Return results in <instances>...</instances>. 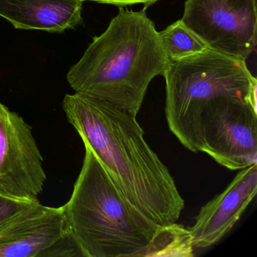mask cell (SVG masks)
<instances>
[{
    "instance_id": "cell-11",
    "label": "cell",
    "mask_w": 257,
    "mask_h": 257,
    "mask_svg": "<svg viewBox=\"0 0 257 257\" xmlns=\"http://www.w3.org/2000/svg\"><path fill=\"white\" fill-rule=\"evenodd\" d=\"M194 249L190 231L176 222L159 227L144 257H192Z\"/></svg>"
},
{
    "instance_id": "cell-5",
    "label": "cell",
    "mask_w": 257,
    "mask_h": 257,
    "mask_svg": "<svg viewBox=\"0 0 257 257\" xmlns=\"http://www.w3.org/2000/svg\"><path fill=\"white\" fill-rule=\"evenodd\" d=\"M201 152L231 170L257 164V108L235 97H216L200 119Z\"/></svg>"
},
{
    "instance_id": "cell-6",
    "label": "cell",
    "mask_w": 257,
    "mask_h": 257,
    "mask_svg": "<svg viewBox=\"0 0 257 257\" xmlns=\"http://www.w3.org/2000/svg\"><path fill=\"white\" fill-rule=\"evenodd\" d=\"M181 22L207 49L245 62L256 46V0H186Z\"/></svg>"
},
{
    "instance_id": "cell-7",
    "label": "cell",
    "mask_w": 257,
    "mask_h": 257,
    "mask_svg": "<svg viewBox=\"0 0 257 257\" xmlns=\"http://www.w3.org/2000/svg\"><path fill=\"white\" fill-rule=\"evenodd\" d=\"M46 179L31 126L0 102V195L38 198Z\"/></svg>"
},
{
    "instance_id": "cell-1",
    "label": "cell",
    "mask_w": 257,
    "mask_h": 257,
    "mask_svg": "<svg viewBox=\"0 0 257 257\" xmlns=\"http://www.w3.org/2000/svg\"><path fill=\"white\" fill-rule=\"evenodd\" d=\"M69 122L123 195L159 225L177 222L185 207L168 167L152 150L136 117L97 99L66 94Z\"/></svg>"
},
{
    "instance_id": "cell-8",
    "label": "cell",
    "mask_w": 257,
    "mask_h": 257,
    "mask_svg": "<svg viewBox=\"0 0 257 257\" xmlns=\"http://www.w3.org/2000/svg\"><path fill=\"white\" fill-rule=\"evenodd\" d=\"M257 192V164L243 168L222 193L207 202L189 228L195 249L213 246L228 234Z\"/></svg>"
},
{
    "instance_id": "cell-12",
    "label": "cell",
    "mask_w": 257,
    "mask_h": 257,
    "mask_svg": "<svg viewBox=\"0 0 257 257\" xmlns=\"http://www.w3.org/2000/svg\"><path fill=\"white\" fill-rule=\"evenodd\" d=\"M159 34L171 61L183 59L207 49V46L183 25L181 20Z\"/></svg>"
},
{
    "instance_id": "cell-14",
    "label": "cell",
    "mask_w": 257,
    "mask_h": 257,
    "mask_svg": "<svg viewBox=\"0 0 257 257\" xmlns=\"http://www.w3.org/2000/svg\"><path fill=\"white\" fill-rule=\"evenodd\" d=\"M89 1V2L97 3V4H110V5L116 6V7H124L127 6L135 5V4H143L144 6V10H147L153 4H156L159 0H81Z\"/></svg>"
},
{
    "instance_id": "cell-3",
    "label": "cell",
    "mask_w": 257,
    "mask_h": 257,
    "mask_svg": "<svg viewBox=\"0 0 257 257\" xmlns=\"http://www.w3.org/2000/svg\"><path fill=\"white\" fill-rule=\"evenodd\" d=\"M85 148L71 196L62 206L67 232L84 257H144L162 225L131 203L92 150Z\"/></svg>"
},
{
    "instance_id": "cell-4",
    "label": "cell",
    "mask_w": 257,
    "mask_h": 257,
    "mask_svg": "<svg viewBox=\"0 0 257 257\" xmlns=\"http://www.w3.org/2000/svg\"><path fill=\"white\" fill-rule=\"evenodd\" d=\"M163 77L168 127L180 144L193 153L201 152V114L210 100L226 96L257 106V80L246 62L209 49L171 61Z\"/></svg>"
},
{
    "instance_id": "cell-2",
    "label": "cell",
    "mask_w": 257,
    "mask_h": 257,
    "mask_svg": "<svg viewBox=\"0 0 257 257\" xmlns=\"http://www.w3.org/2000/svg\"><path fill=\"white\" fill-rule=\"evenodd\" d=\"M171 61L146 10L123 7L95 37L67 79L75 92L106 102L136 117L149 85Z\"/></svg>"
},
{
    "instance_id": "cell-10",
    "label": "cell",
    "mask_w": 257,
    "mask_h": 257,
    "mask_svg": "<svg viewBox=\"0 0 257 257\" xmlns=\"http://www.w3.org/2000/svg\"><path fill=\"white\" fill-rule=\"evenodd\" d=\"M81 0H0V17L16 29L63 33L82 22Z\"/></svg>"
},
{
    "instance_id": "cell-9",
    "label": "cell",
    "mask_w": 257,
    "mask_h": 257,
    "mask_svg": "<svg viewBox=\"0 0 257 257\" xmlns=\"http://www.w3.org/2000/svg\"><path fill=\"white\" fill-rule=\"evenodd\" d=\"M66 232L63 207L39 203L0 228V257L41 256Z\"/></svg>"
},
{
    "instance_id": "cell-13",
    "label": "cell",
    "mask_w": 257,
    "mask_h": 257,
    "mask_svg": "<svg viewBox=\"0 0 257 257\" xmlns=\"http://www.w3.org/2000/svg\"><path fill=\"white\" fill-rule=\"evenodd\" d=\"M39 203L38 198L28 199L0 195V228Z\"/></svg>"
}]
</instances>
